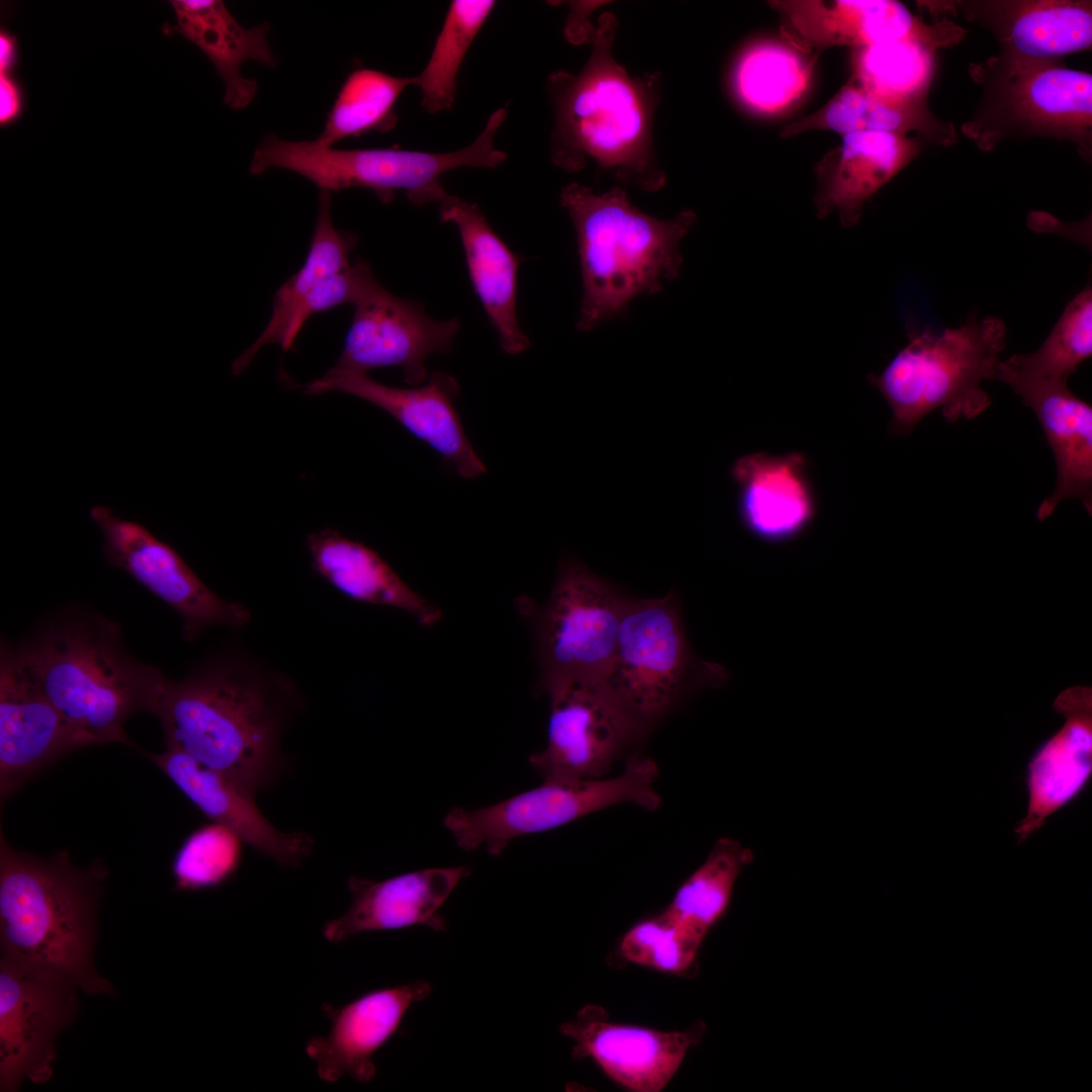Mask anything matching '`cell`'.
<instances>
[{
	"label": "cell",
	"mask_w": 1092,
	"mask_h": 1092,
	"mask_svg": "<svg viewBox=\"0 0 1092 1092\" xmlns=\"http://www.w3.org/2000/svg\"><path fill=\"white\" fill-rule=\"evenodd\" d=\"M560 1032L574 1041V1059L590 1058L605 1074L635 1092L661 1091L679 1069L689 1050L705 1032L703 1022L682 1031H661L609 1020L599 1005H585Z\"/></svg>",
	"instance_id": "ac0fdd59"
},
{
	"label": "cell",
	"mask_w": 1092,
	"mask_h": 1092,
	"mask_svg": "<svg viewBox=\"0 0 1092 1092\" xmlns=\"http://www.w3.org/2000/svg\"><path fill=\"white\" fill-rule=\"evenodd\" d=\"M102 869L75 868L67 852L40 858L0 836L1 957L51 972L91 995L113 996L94 964Z\"/></svg>",
	"instance_id": "277c9868"
},
{
	"label": "cell",
	"mask_w": 1092,
	"mask_h": 1092,
	"mask_svg": "<svg viewBox=\"0 0 1092 1092\" xmlns=\"http://www.w3.org/2000/svg\"><path fill=\"white\" fill-rule=\"evenodd\" d=\"M577 243L582 298L576 328L596 329L625 312L640 294H654L677 277L680 243L697 220L685 209L669 219L641 211L615 186L603 194L571 183L559 196Z\"/></svg>",
	"instance_id": "5b68a950"
},
{
	"label": "cell",
	"mask_w": 1092,
	"mask_h": 1092,
	"mask_svg": "<svg viewBox=\"0 0 1092 1092\" xmlns=\"http://www.w3.org/2000/svg\"><path fill=\"white\" fill-rule=\"evenodd\" d=\"M370 270V265L365 260L357 258L350 267L326 278L293 308L278 345L284 351L291 350L310 316L345 303H354Z\"/></svg>",
	"instance_id": "60d3db41"
},
{
	"label": "cell",
	"mask_w": 1092,
	"mask_h": 1092,
	"mask_svg": "<svg viewBox=\"0 0 1092 1092\" xmlns=\"http://www.w3.org/2000/svg\"><path fill=\"white\" fill-rule=\"evenodd\" d=\"M702 940L662 914L633 925L619 948L624 960L657 971L681 974L695 963Z\"/></svg>",
	"instance_id": "ab89813d"
},
{
	"label": "cell",
	"mask_w": 1092,
	"mask_h": 1092,
	"mask_svg": "<svg viewBox=\"0 0 1092 1092\" xmlns=\"http://www.w3.org/2000/svg\"><path fill=\"white\" fill-rule=\"evenodd\" d=\"M149 757L213 823L228 827L280 867L295 869L312 851L309 835L279 831L264 817L255 795L228 776L169 747Z\"/></svg>",
	"instance_id": "7402d4cb"
},
{
	"label": "cell",
	"mask_w": 1092,
	"mask_h": 1092,
	"mask_svg": "<svg viewBox=\"0 0 1092 1092\" xmlns=\"http://www.w3.org/2000/svg\"><path fill=\"white\" fill-rule=\"evenodd\" d=\"M41 690L91 743L130 744L124 726L155 715L167 677L126 649L116 622L72 608L16 646Z\"/></svg>",
	"instance_id": "3957f363"
},
{
	"label": "cell",
	"mask_w": 1092,
	"mask_h": 1092,
	"mask_svg": "<svg viewBox=\"0 0 1092 1092\" xmlns=\"http://www.w3.org/2000/svg\"><path fill=\"white\" fill-rule=\"evenodd\" d=\"M617 30L614 13L602 14L594 25L572 7L565 34L592 49L579 73L560 70L548 77L555 113L550 160L568 173L592 161L621 184L655 192L666 183L652 139L661 77L628 74L613 56Z\"/></svg>",
	"instance_id": "6da1fadb"
},
{
	"label": "cell",
	"mask_w": 1092,
	"mask_h": 1092,
	"mask_svg": "<svg viewBox=\"0 0 1092 1092\" xmlns=\"http://www.w3.org/2000/svg\"><path fill=\"white\" fill-rule=\"evenodd\" d=\"M657 776L656 763L636 753L616 777L543 781L490 806L452 809L444 824L460 848L484 846L491 855H498L517 837L551 830L611 806L629 803L656 810L660 804L654 788Z\"/></svg>",
	"instance_id": "8fae6325"
},
{
	"label": "cell",
	"mask_w": 1092,
	"mask_h": 1092,
	"mask_svg": "<svg viewBox=\"0 0 1092 1092\" xmlns=\"http://www.w3.org/2000/svg\"><path fill=\"white\" fill-rule=\"evenodd\" d=\"M18 47L16 37L8 31L0 32V73L12 72L17 63Z\"/></svg>",
	"instance_id": "7bdbcfd3"
},
{
	"label": "cell",
	"mask_w": 1092,
	"mask_h": 1092,
	"mask_svg": "<svg viewBox=\"0 0 1092 1092\" xmlns=\"http://www.w3.org/2000/svg\"><path fill=\"white\" fill-rule=\"evenodd\" d=\"M466 866L433 868L401 874L382 881L352 876L347 882L351 903L338 918L325 923L322 933L332 943L376 930L424 925L443 931L440 908L466 878Z\"/></svg>",
	"instance_id": "603a6c76"
},
{
	"label": "cell",
	"mask_w": 1092,
	"mask_h": 1092,
	"mask_svg": "<svg viewBox=\"0 0 1092 1092\" xmlns=\"http://www.w3.org/2000/svg\"><path fill=\"white\" fill-rule=\"evenodd\" d=\"M731 477L738 486L739 521L756 540L790 543L815 521L818 504L804 453H749L733 463Z\"/></svg>",
	"instance_id": "44dd1931"
},
{
	"label": "cell",
	"mask_w": 1092,
	"mask_h": 1092,
	"mask_svg": "<svg viewBox=\"0 0 1092 1092\" xmlns=\"http://www.w3.org/2000/svg\"><path fill=\"white\" fill-rule=\"evenodd\" d=\"M1023 404L1035 414L1055 456L1057 482L1038 507L1036 517H1050L1060 503L1080 499L1092 512V407L1068 387L1067 382L1025 378L998 373Z\"/></svg>",
	"instance_id": "d4e9b609"
},
{
	"label": "cell",
	"mask_w": 1092,
	"mask_h": 1092,
	"mask_svg": "<svg viewBox=\"0 0 1092 1092\" xmlns=\"http://www.w3.org/2000/svg\"><path fill=\"white\" fill-rule=\"evenodd\" d=\"M79 991L59 975L0 958L1 1092L52 1078L56 1039L77 1015Z\"/></svg>",
	"instance_id": "4fadbf2b"
},
{
	"label": "cell",
	"mask_w": 1092,
	"mask_h": 1092,
	"mask_svg": "<svg viewBox=\"0 0 1092 1092\" xmlns=\"http://www.w3.org/2000/svg\"><path fill=\"white\" fill-rule=\"evenodd\" d=\"M507 118L498 108L469 146L449 153H430L398 148L333 149L314 141H286L268 134L256 149L249 171L260 175L270 168H282L303 176L320 190L341 191L350 187L372 190L384 204L398 190L415 205L439 202L447 193L441 176L453 169L495 168L508 156L494 144L497 130Z\"/></svg>",
	"instance_id": "52a82bcc"
},
{
	"label": "cell",
	"mask_w": 1092,
	"mask_h": 1092,
	"mask_svg": "<svg viewBox=\"0 0 1092 1092\" xmlns=\"http://www.w3.org/2000/svg\"><path fill=\"white\" fill-rule=\"evenodd\" d=\"M831 130L841 135L857 131L908 134L916 131L939 145L956 140L951 123L935 118L926 100L898 101L870 92L848 80L825 104L811 114L785 125L780 135L808 130Z\"/></svg>",
	"instance_id": "4dcf8cb0"
},
{
	"label": "cell",
	"mask_w": 1092,
	"mask_h": 1092,
	"mask_svg": "<svg viewBox=\"0 0 1092 1092\" xmlns=\"http://www.w3.org/2000/svg\"><path fill=\"white\" fill-rule=\"evenodd\" d=\"M1065 716L1062 728L1033 753L1026 767L1028 805L1015 829L1024 842L1045 820L1072 803L1087 788L1092 775V697L1087 688L1062 693L1055 703Z\"/></svg>",
	"instance_id": "cb8c5ba5"
},
{
	"label": "cell",
	"mask_w": 1092,
	"mask_h": 1092,
	"mask_svg": "<svg viewBox=\"0 0 1092 1092\" xmlns=\"http://www.w3.org/2000/svg\"><path fill=\"white\" fill-rule=\"evenodd\" d=\"M305 393H348L383 410L413 436L429 445L464 478H476L486 467L468 441L454 406L460 386L444 372H433L425 385L401 388L372 379L367 373L325 375L305 386Z\"/></svg>",
	"instance_id": "d6986e66"
},
{
	"label": "cell",
	"mask_w": 1092,
	"mask_h": 1092,
	"mask_svg": "<svg viewBox=\"0 0 1092 1092\" xmlns=\"http://www.w3.org/2000/svg\"><path fill=\"white\" fill-rule=\"evenodd\" d=\"M92 743L54 706L16 646L0 653V797L62 756Z\"/></svg>",
	"instance_id": "2e32d148"
},
{
	"label": "cell",
	"mask_w": 1092,
	"mask_h": 1092,
	"mask_svg": "<svg viewBox=\"0 0 1092 1092\" xmlns=\"http://www.w3.org/2000/svg\"><path fill=\"white\" fill-rule=\"evenodd\" d=\"M920 149V141L908 134L857 131L842 135L839 147L816 166L818 218L836 211L843 226L855 225L867 201Z\"/></svg>",
	"instance_id": "484cf974"
},
{
	"label": "cell",
	"mask_w": 1092,
	"mask_h": 1092,
	"mask_svg": "<svg viewBox=\"0 0 1092 1092\" xmlns=\"http://www.w3.org/2000/svg\"><path fill=\"white\" fill-rule=\"evenodd\" d=\"M431 989L420 981L376 989L339 1007L323 1004L330 1031L309 1038L305 1045L320 1079L331 1083L347 1075L360 1083L371 1081L376 1074L373 1055L397 1031L410 1006Z\"/></svg>",
	"instance_id": "ffe728a7"
},
{
	"label": "cell",
	"mask_w": 1092,
	"mask_h": 1092,
	"mask_svg": "<svg viewBox=\"0 0 1092 1092\" xmlns=\"http://www.w3.org/2000/svg\"><path fill=\"white\" fill-rule=\"evenodd\" d=\"M416 82V77L393 76L369 68L352 71L342 84L314 142L332 148L346 138L392 130L397 122L395 104L403 91Z\"/></svg>",
	"instance_id": "836d02e7"
},
{
	"label": "cell",
	"mask_w": 1092,
	"mask_h": 1092,
	"mask_svg": "<svg viewBox=\"0 0 1092 1092\" xmlns=\"http://www.w3.org/2000/svg\"><path fill=\"white\" fill-rule=\"evenodd\" d=\"M243 843L235 832L217 823L196 830L173 861L177 888L193 891L222 885L239 869Z\"/></svg>",
	"instance_id": "f35d334b"
},
{
	"label": "cell",
	"mask_w": 1092,
	"mask_h": 1092,
	"mask_svg": "<svg viewBox=\"0 0 1092 1092\" xmlns=\"http://www.w3.org/2000/svg\"><path fill=\"white\" fill-rule=\"evenodd\" d=\"M786 44L759 43L745 50L732 72L737 98L756 112L780 111L806 90L816 58L806 61Z\"/></svg>",
	"instance_id": "e575fe53"
},
{
	"label": "cell",
	"mask_w": 1092,
	"mask_h": 1092,
	"mask_svg": "<svg viewBox=\"0 0 1092 1092\" xmlns=\"http://www.w3.org/2000/svg\"><path fill=\"white\" fill-rule=\"evenodd\" d=\"M23 91L12 72L0 73V123L7 125L17 120L23 110Z\"/></svg>",
	"instance_id": "b9f144b4"
},
{
	"label": "cell",
	"mask_w": 1092,
	"mask_h": 1092,
	"mask_svg": "<svg viewBox=\"0 0 1092 1092\" xmlns=\"http://www.w3.org/2000/svg\"><path fill=\"white\" fill-rule=\"evenodd\" d=\"M313 570L348 598L400 609L424 626L435 625L441 611L410 588L372 548L333 529L306 537Z\"/></svg>",
	"instance_id": "f546056e"
},
{
	"label": "cell",
	"mask_w": 1092,
	"mask_h": 1092,
	"mask_svg": "<svg viewBox=\"0 0 1092 1092\" xmlns=\"http://www.w3.org/2000/svg\"><path fill=\"white\" fill-rule=\"evenodd\" d=\"M494 7L493 0H454L450 3L429 61L416 76L426 111L437 113L452 108L462 62Z\"/></svg>",
	"instance_id": "8d00e7d4"
},
{
	"label": "cell",
	"mask_w": 1092,
	"mask_h": 1092,
	"mask_svg": "<svg viewBox=\"0 0 1092 1092\" xmlns=\"http://www.w3.org/2000/svg\"><path fill=\"white\" fill-rule=\"evenodd\" d=\"M438 203L440 220L458 230L470 281L500 348L510 355L523 353L530 342L517 316L521 259L495 234L477 204L449 194Z\"/></svg>",
	"instance_id": "4316f807"
},
{
	"label": "cell",
	"mask_w": 1092,
	"mask_h": 1092,
	"mask_svg": "<svg viewBox=\"0 0 1092 1092\" xmlns=\"http://www.w3.org/2000/svg\"><path fill=\"white\" fill-rule=\"evenodd\" d=\"M356 244L354 234L334 226L331 192L320 190L317 217L306 260L276 291L267 326L253 345L233 362L234 375L243 373L262 347L279 344L286 322L296 304L326 278L350 267L349 255Z\"/></svg>",
	"instance_id": "1f68e13d"
},
{
	"label": "cell",
	"mask_w": 1092,
	"mask_h": 1092,
	"mask_svg": "<svg viewBox=\"0 0 1092 1092\" xmlns=\"http://www.w3.org/2000/svg\"><path fill=\"white\" fill-rule=\"evenodd\" d=\"M971 12L996 34L1002 52L1055 59L1092 43L1091 1L981 2Z\"/></svg>",
	"instance_id": "f1b7e54d"
},
{
	"label": "cell",
	"mask_w": 1092,
	"mask_h": 1092,
	"mask_svg": "<svg viewBox=\"0 0 1092 1092\" xmlns=\"http://www.w3.org/2000/svg\"><path fill=\"white\" fill-rule=\"evenodd\" d=\"M628 599L575 559L560 562L548 599L517 600L533 632L537 690L573 681H602L611 665Z\"/></svg>",
	"instance_id": "30bf717a"
},
{
	"label": "cell",
	"mask_w": 1092,
	"mask_h": 1092,
	"mask_svg": "<svg viewBox=\"0 0 1092 1092\" xmlns=\"http://www.w3.org/2000/svg\"><path fill=\"white\" fill-rule=\"evenodd\" d=\"M291 691L240 656L224 655L167 678L155 712L166 747L233 779L252 794L281 768L279 743Z\"/></svg>",
	"instance_id": "7a4b0ae2"
},
{
	"label": "cell",
	"mask_w": 1092,
	"mask_h": 1092,
	"mask_svg": "<svg viewBox=\"0 0 1092 1092\" xmlns=\"http://www.w3.org/2000/svg\"><path fill=\"white\" fill-rule=\"evenodd\" d=\"M915 39L855 48L850 81L879 96L898 101L926 100L934 74V51Z\"/></svg>",
	"instance_id": "d590c367"
},
{
	"label": "cell",
	"mask_w": 1092,
	"mask_h": 1092,
	"mask_svg": "<svg viewBox=\"0 0 1092 1092\" xmlns=\"http://www.w3.org/2000/svg\"><path fill=\"white\" fill-rule=\"evenodd\" d=\"M343 351L327 372L366 373L379 367L402 369L413 386L427 379L426 359L451 351L458 318L437 321L424 306L386 290L370 270L361 287Z\"/></svg>",
	"instance_id": "9a60e30c"
},
{
	"label": "cell",
	"mask_w": 1092,
	"mask_h": 1092,
	"mask_svg": "<svg viewBox=\"0 0 1092 1092\" xmlns=\"http://www.w3.org/2000/svg\"><path fill=\"white\" fill-rule=\"evenodd\" d=\"M753 859L752 850L738 840L718 839L704 862L680 885L661 914L703 941L727 910L741 871Z\"/></svg>",
	"instance_id": "d6a6232c"
},
{
	"label": "cell",
	"mask_w": 1092,
	"mask_h": 1092,
	"mask_svg": "<svg viewBox=\"0 0 1092 1092\" xmlns=\"http://www.w3.org/2000/svg\"><path fill=\"white\" fill-rule=\"evenodd\" d=\"M1006 335L1004 323L993 315L910 333L883 371L868 376L892 411L890 431L907 436L935 410L950 423L981 415L991 404L982 383L996 378Z\"/></svg>",
	"instance_id": "8992f818"
},
{
	"label": "cell",
	"mask_w": 1092,
	"mask_h": 1092,
	"mask_svg": "<svg viewBox=\"0 0 1092 1092\" xmlns=\"http://www.w3.org/2000/svg\"><path fill=\"white\" fill-rule=\"evenodd\" d=\"M786 41L800 52L822 53L834 47L853 49L915 39L935 49L961 36V27L927 25L893 0H772Z\"/></svg>",
	"instance_id": "e0dca14e"
},
{
	"label": "cell",
	"mask_w": 1092,
	"mask_h": 1092,
	"mask_svg": "<svg viewBox=\"0 0 1092 1092\" xmlns=\"http://www.w3.org/2000/svg\"><path fill=\"white\" fill-rule=\"evenodd\" d=\"M728 679L723 665L694 653L672 594L627 600L602 682L644 727L649 729L691 692L720 688Z\"/></svg>",
	"instance_id": "9c48e42d"
},
{
	"label": "cell",
	"mask_w": 1092,
	"mask_h": 1092,
	"mask_svg": "<svg viewBox=\"0 0 1092 1092\" xmlns=\"http://www.w3.org/2000/svg\"><path fill=\"white\" fill-rule=\"evenodd\" d=\"M984 87L974 117L962 126L981 149L1009 138L1051 136L1091 153L1092 76L1054 59L1002 52L970 69Z\"/></svg>",
	"instance_id": "ba28073f"
},
{
	"label": "cell",
	"mask_w": 1092,
	"mask_h": 1092,
	"mask_svg": "<svg viewBox=\"0 0 1092 1092\" xmlns=\"http://www.w3.org/2000/svg\"><path fill=\"white\" fill-rule=\"evenodd\" d=\"M89 517L102 534L106 560L171 607L182 619L185 640H195L213 626L241 628L249 610L218 597L196 575L169 544L144 525L117 515L106 506H94Z\"/></svg>",
	"instance_id": "5bb4252c"
},
{
	"label": "cell",
	"mask_w": 1092,
	"mask_h": 1092,
	"mask_svg": "<svg viewBox=\"0 0 1092 1092\" xmlns=\"http://www.w3.org/2000/svg\"><path fill=\"white\" fill-rule=\"evenodd\" d=\"M1092 355V289L1088 284L1065 307L1053 330L1034 352L1000 360L997 372L1025 378L1067 382ZM996 379V378H995Z\"/></svg>",
	"instance_id": "74e56055"
},
{
	"label": "cell",
	"mask_w": 1092,
	"mask_h": 1092,
	"mask_svg": "<svg viewBox=\"0 0 1092 1092\" xmlns=\"http://www.w3.org/2000/svg\"><path fill=\"white\" fill-rule=\"evenodd\" d=\"M176 18L174 32L198 47L212 63L224 84V103L232 109L247 107L258 90L254 79L241 71L247 61L274 68V57L267 34L268 23L246 28L219 0H174L170 2Z\"/></svg>",
	"instance_id": "83f0119b"
},
{
	"label": "cell",
	"mask_w": 1092,
	"mask_h": 1092,
	"mask_svg": "<svg viewBox=\"0 0 1092 1092\" xmlns=\"http://www.w3.org/2000/svg\"><path fill=\"white\" fill-rule=\"evenodd\" d=\"M550 716L545 747L529 762L543 781L607 777L627 760L647 728L602 681H573L546 693Z\"/></svg>",
	"instance_id": "7c38bea8"
}]
</instances>
